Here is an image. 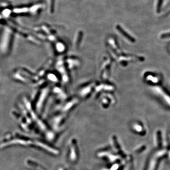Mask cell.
<instances>
[{"instance_id": "7", "label": "cell", "mask_w": 170, "mask_h": 170, "mask_svg": "<svg viewBox=\"0 0 170 170\" xmlns=\"http://www.w3.org/2000/svg\"><path fill=\"white\" fill-rule=\"evenodd\" d=\"M161 37L162 39H164V38H169L170 37V32L168 33H164V34H162L161 36Z\"/></svg>"}, {"instance_id": "5", "label": "cell", "mask_w": 170, "mask_h": 170, "mask_svg": "<svg viewBox=\"0 0 170 170\" xmlns=\"http://www.w3.org/2000/svg\"><path fill=\"white\" fill-rule=\"evenodd\" d=\"M11 11V10L9 8H5L3 11H2V14L4 17H8L10 16Z\"/></svg>"}, {"instance_id": "2", "label": "cell", "mask_w": 170, "mask_h": 170, "mask_svg": "<svg viewBox=\"0 0 170 170\" xmlns=\"http://www.w3.org/2000/svg\"><path fill=\"white\" fill-rule=\"evenodd\" d=\"M13 12L16 14H22L29 12V8L28 7H20L14 8Z\"/></svg>"}, {"instance_id": "1", "label": "cell", "mask_w": 170, "mask_h": 170, "mask_svg": "<svg viewBox=\"0 0 170 170\" xmlns=\"http://www.w3.org/2000/svg\"><path fill=\"white\" fill-rule=\"evenodd\" d=\"M42 8V4L41 3H38L33 5L30 8H29V12L33 14H35L39 11Z\"/></svg>"}, {"instance_id": "6", "label": "cell", "mask_w": 170, "mask_h": 170, "mask_svg": "<svg viewBox=\"0 0 170 170\" xmlns=\"http://www.w3.org/2000/svg\"><path fill=\"white\" fill-rule=\"evenodd\" d=\"M55 0H50V11L51 13H53L54 8Z\"/></svg>"}, {"instance_id": "3", "label": "cell", "mask_w": 170, "mask_h": 170, "mask_svg": "<svg viewBox=\"0 0 170 170\" xmlns=\"http://www.w3.org/2000/svg\"><path fill=\"white\" fill-rule=\"evenodd\" d=\"M116 28L118 30L119 32L122 34L124 36H125L128 39H129V40H130L131 41H134V39L133 38V37L132 38V37H131L127 33H126L118 25L116 26Z\"/></svg>"}, {"instance_id": "8", "label": "cell", "mask_w": 170, "mask_h": 170, "mask_svg": "<svg viewBox=\"0 0 170 170\" xmlns=\"http://www.w3.org/2000/svg\"><path fill=\"white\" fill-rule=\"evenodd\" d=\"M163 0H158V5H157V11L160 12V9L161 8Z\"/></svg>"}, {"instance_id": "4", "label": "cell", "mask_w": 170, "mask_h": 170, "mask_svg": "<svg viewBox=\"0 0 170 170\" xmlns=\"http://www.w3.org/2000/svg\"><path fill=\"white\" fill-rule=\"evenodd\" d=\"M157 143L159 149H161L162 147V140L161 132L160 130H158L157 132Z\"/></svg>"}]
</instances>
